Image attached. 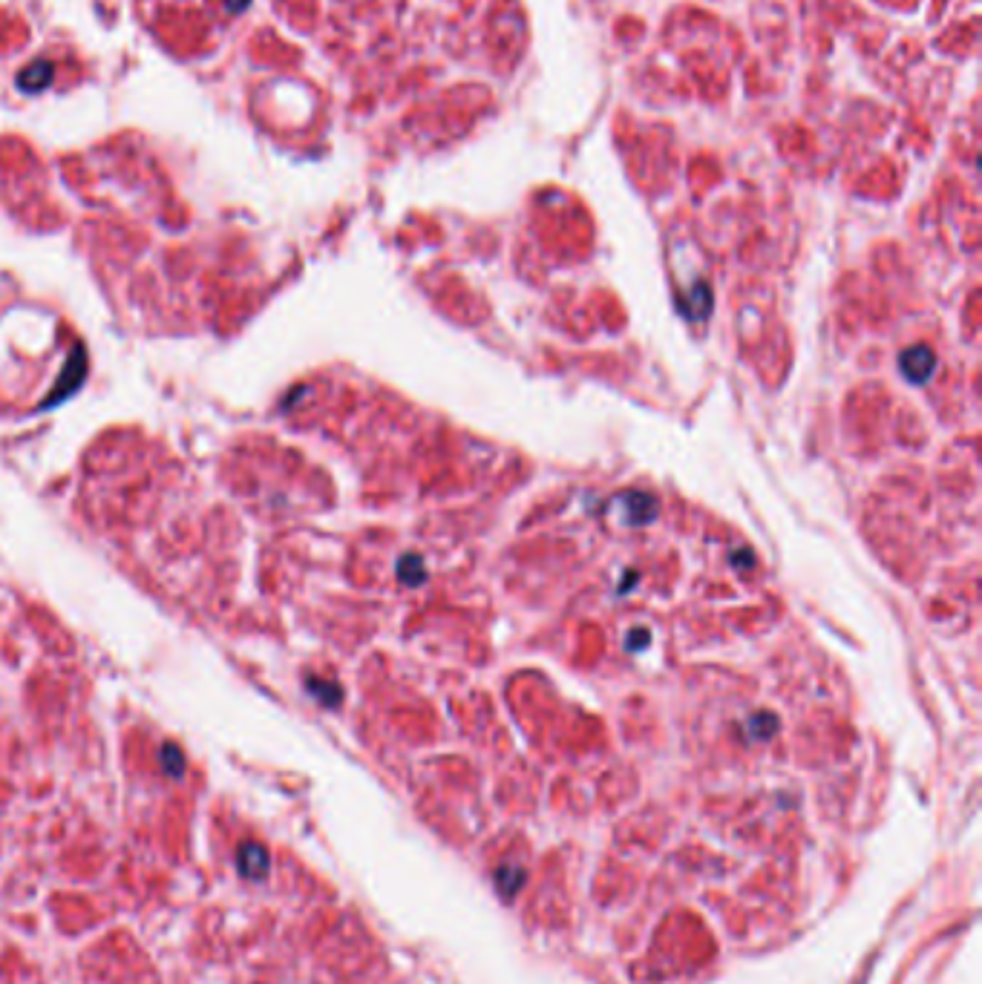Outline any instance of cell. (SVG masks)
Segmentation results:
<instances>
[{
  "label": "cell",
  "instance_id": "1",
  "mask_svg": "<svg viewBox=\"0 0 982 984\" xmlns=\"http://www.w3.org/2000/svg\"><path fill=\"white\" fill-rule=\"evenodd\" d=\"M236 869H240L243 878L248 881H263L268 869H271V855L263 844L257 841H245L236 849Z\"/></svg>",
  "mask_w": 982,
  "mask_h": 984
},
{
  "label": "cell",
  "instance_id": "2",
  "mask_svg": "<svg viewBox=\"0 0 982 984\" xmlns=\"http://www.w3.org/2000/svg\"><path fill=\"white\" fill-rule=\"evenodd\" d=\"M934 366H936L934 354H931V349H925V345H916V349H907L902 354V369H904L907 380H916V383L927 380V374L934 372Z\"/></svg>",
  "mask_w": 982,
  "mask_h": 984
},
{
  "label": "cell",
  "instance_id": "3",
  "mask_svg": "<svg viewBox=\"0 0 982 984\" xmlns=\"http://www.w3.org/2000/svg\"><path fill=\"white\" fill-rule=\"evenodd\" d=\"M522 881H524V869H519V866H501V869H496V887H501L504 898H513V892L519 889Z\"/></svg>",
  "mask_w": 982,
  "mask_h": 984
},
{
  "label": "cell",
  "instance_id": "4",
  "mask_svg": "<svg viewBox=\"0 0 982 984\" xmlns=\"http://www.w3.org/2000/svg\"><path fill=\"white\" fill-rule=\"evenodd\" d=\"M161 765H165L171 777H181V772H185V760H181V752L176 745H165V749H161Z\"/></svg>",
  "mask_w": 982,
  "mask_h": 984
}]
</instances>
